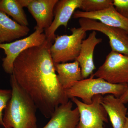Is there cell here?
I'll use <instances>...</instances> for the list:
<instances>
[{
	"instance_id": "30bf717a",
	"label": "cell",
	"mask_w": 128,
	"mask_h": 128,
	"mask_svg": "<svg viewBox=\"0 0 128 128\" xmlns=\"http://www.w3.org/2000/svg\"><path fill=\"white\" fill-rule=\"evenodd\" d=\"M58 0H29L27 8L35 19V28L46 30L54 20V8Z\"/></svg>"
},
{
	"instance_id": "6da1fadb",
	"label": "cell",
	"mask_w": 128,
	"mask_h": 128,
	"mask_svg": "<svg viewBox=\"0 0 128 128\" xmlns=\"http://www.w3.org/2000/svg\"><path fill=\"white\" fill-rule=\"evenodd\" d=\"M52 42L47 39L41 46L21 53L14 62L12 74L47 118H51L57 107L70 100L57 78L50 54Z\"/></svg>"
},
{
	"instance_id": "9c48e42d",
	"label": "cell",
	"mask_w": 128,
	"mask_h": 128,
	"mask_svg": "<svg viewBox=\"0 0 128 128\" xmlns=\"http://www.w3.org/2000/svg\"><path fill=\"white\" fill-rule=\"evenodd\" d=\"M82 0H60L57 2L54 9V19L52 24L45 30V34L48 40L54 41L56 32L60 26L67 28L69 21L75 11L80 8Z\"/></svg>"
},
{
	"instance_id": "277c9868",
	"label": "cell",
	"mask_w": 128,
	"mask_h": 128,
	"mask_svg": "<svg viewBox=\"0 0 128 128\" xmlns=\"http://www.w3.org/2000/svg\"><path fill=\"white\" fill-rule=\"evenodd\" d=\"M70 35L56 36L50 47L51 56L54 64L75 61L80 55L82 41L86 37V31L80 27L70 29Z\"/></svg>"
},
{
	"instance_id": "52a82bcc",
	"label": "cell",
	"mask_w": 128,
	"mask_h": 128,
	"mask_svg": "<svg viewBox=\"0 0 128 128\" xmlns=\"http://www.w3.org/2000/svg\"><path fill=\"white\" fill-rule=\"evenodd\" d=\"M102 97L101 95L94 96L92 102L89 104L78 98H72L80 112V121L76 128H105L104 124L108 122V116L101 103Z\"/></svg>"
},
{
	"instance_id": "ac0fdd59",
	"label": "cell",
	"mask_w": 128,
	"mask_h": 128,
	"mask_svg": "<svg viewBox=\"0 0 128 128\" xmlns=\"http://www.w3.org/2000/svg\"><path fill=\"white\" fill-rule=\"evenodd\" d=\"M112 0H82L80 9L85 12H96L107 9L113 5Z\"/></svg>"
},
{
	"instance_id": "e0dca14e",
	"label": "cell",
	"mask_w": 128,
	"mask_h": 128,
	"mask_svg": "<svg viewBox=\"0 0 128 128\" xmlns=\"http://www.w3.org/2000/svg\"><path fill=\"white\" fill-rule=\"evenodd\" d=\"M0 12L11 16L20 25L25 26L29 25L23 8L18 0H0Z\"/></svg>"
},
{
	"instance_id": "8992f818",
	"label": "cell",
	"mask_w": 128,
	"mask_h": 128,
	"mask_svg": "<svg viewBox=\"0 0 128 128\" xmlns=\"http://www.w3.org/2000/svg\"><path fill=\"white\" fill-rule=\"evenodd\" d=\"M113 84H128V56L112 51L93 74Z\"/></svg>"
},
{
	"instance_id": "44dd1931",
	"label": "cell",
	"mask_w": 128,
	"mask_h": 128,
	"mask_svg": "<svg viewBox=\"0 0 128 128\" xmlns=\"http://www.w3.org/2000/svg\"><path fill=\"white\" fill-rule=\"evenodd\" d=\"M121 102L124 104L128 102V87L123 94L119 98Z\"/></svg>"
},
{
	"instance_id": "603a6c76",
	"label": "cell",
	"mask_w": 128,
	"mask_h": 128,
	"mask_svg": "<svg viewBox=\"0 0 128 128\" xmlns=\"http://www.w3.org/2000/svg\"></svg>"
},
{
	"instance_id": "ffe728a7",
	"label": "cell",
	"mask_w": 128,
	"mask_h": 128,
	"mask_svg": "<svg viewBox=\"0 0 128 128\" xmlns=\"http://www.w3.org/2000/svg\"><path fill=\"white\" fill-rule=\"evenodd\" d=\"M113 5L118 12L128 19V0H113Z\"/></svg>"
},
{
	"instance_id": "5bb4252c",
	"label": "cell",
	"mask_w": 128,
	"mask_h": 128,
	"mask_svg": "<svg viewBox=\"0 0 128 128\" xmlns=\"http://www.w3.org/2000/svg\"><path fill=\"white\" fill-rule=\"evenodd\" d=\"M101 103L106 112L113 128H123L128 115V108L119 98L108 94L102 97Z\"/></svg>"
},
{
	"instance_id": "7c38bea8",
	"label": "cell",
	"mask_w": 128,
	"mask_h": 128,
	"mask_svg": "<svg viewBox=\"0 0 128 128\" xmlns=\"http://www.w3.org/2000/svg\"><path fill=\"white\" fill-rule=\"evenodd\" d=\"M72 101L60 105L56 108L50 120L44 127L37 128H76L80 114L77 108L73 109Z\"/></svg>"
},
{
	"instance_id": "7402d4cb",
	"label": "cell",
	"mask_w": 128,
	"mask_h": 128,
	"mask_svg": "<svg viewBox=\"0 0 128 128\" xmlns=\"http://www.w3.org/2000/svg\"><path fill=\"white\" fill-rule=\"evenodd\" d=\"M123 128H128V117H127L126 118V122Z\"/></svg>"
},
{
	"instance_id": "3957f363",
	"label": "cell",
	"mask_w": 128,
	"mask_h": 128,
	"mask_svg": "<svg viewBox=\"0 0 128 128\" xmlns=\"http://www.w3.org/2000/svg\"><path fill=\"white\" fill-rule=\"evenodd\" d=\"M94 77L92 75L90 78L83 79L66 90V92L69 99L80 98L82 102L90 104L93 98L98 95L111 94L119 98L128 87V84H112L103 79Z\"/></svg>"
},
{
	"instance_id": "8fae6325",
	"label": "cell",
	"mask_w": 128,
	"mask_h": 128,
	"mask_svg": "<svg viewBox=\"0 0 128 128\" xmlns=\"http://www.w3.org/2000/svg\"><path fill=\"white\" fill-rule=\"evenodd\" d=\"M74 18H86L98 21L104 25L118 28L128 33V19L117 12L113 5L109 8L96 12H85L78 10L73 15Z\"/></svg>"
},
{
	"instance_id": "ba28073f",
	"label": "cell",
	"mask_w": 128,
	"mask_h": 128,
	"mask_svg": "<svg viewBox=\"0 0 128 128\" xmlns=\"http://www.w3.org/2000/svg\"><path fill=\"white\" fill-rule=\"evenodd\" d=\"M79 22L80 28L86 32L97 31L108 36L112 51L128 56V33L126 31L88 18H80Z\"/></svg>"
},
{
	"instance_id": "4fadbf2b",
	"label": "cell",
	"mask_w": 128,
	"mask_h": 128,
	"mask_svg": "<svg viewBox=\"0 0 128 128\" xmlns=\"http://www.w3.org/2000/svg\"><path fill=\"white\" fill-rule=\"evenodd\" d=\"M96 35V32L92 31L88 38L82 41L80 55L76 60L79 63L83 80L92 75L96 69L94 51L96 46L102 41V38H97Z\"/></svg>"
},
{
	"instance_id": "9a60e30c",
	"label": "cell",
	"mask_w": 128,
	"mask_h": 128,
	"mask_svg": "<svg viewBox=\"0 0 128 128\" xmlns=\"http://www.w3.org/2000/svg\"><path fill=\"white\" fill-rule=\"evenodd\" d=\"M30 28L18 24L0 12V44L9 43L26 36Z\"/></svg>"
},
{
	"instance_id": "5b68a950",
	"label": "cell",
	"mask_w": 128,
	"mask_h": 128,
	"mask_svg": "<svg viewBox=\"0 0 128 128\" xmlns=\"http://www.w3.org/2000/svg\"><path fill=\"white\" fill-rule=\"evenodd\" d=\"M30 36L9 43L0 44V49L3 50L6 57L2 60V66L7 74H13V65L16 59L24 51L30 48L41 46L47 40L44 30L35 28Z\"/></svg>"
},
{
	"instance_id": "2e32d148",
	"label": "cell",
	"mask_w": 128,
	"mask_h": 128,
	"mask_svg": "<svg viewBox=\"0 0 128 128\" xmlns=\"http://www.w3.org/2000/svg\"><path fill=\"white\" fill-rule=\"evenodd\" d=\"M54 67L59 82L65 90L83 80L80 65L76 60L72 63L54 64Z\"/></svg>"
},
{
	"instance_id": "7a4b0ae2",
	"label": "cell",
	"mask_w": 128,
	"mask_h": 128,
	"mask_svg": "<svg viewBox=\"0 0 128 128\" xmlns=\"http://www.w3.org/2000/svg\"><path fill=\"white\" fill-rule=\"evenodd\" d=\"M10 83L12 96L4 109V128H37L36 104L18 84L13 74L10 75Z\"/></svg>"
},
{
	"instance_id": "d6986e66",
	"label": "cell",
	"mask_w": 128,
	"mask_h": 128,
	"mask_svg": "<svg viewBox=\"0 0 128 128\" xmlns=\"http://www.w3.org/2000/svg\"><path fill=\"white\" fill-rule=\"evenodd\" d=\"M12 96V90L0 89V124L4 127L3 112Z\"/></svg>"
}]
</instances>
